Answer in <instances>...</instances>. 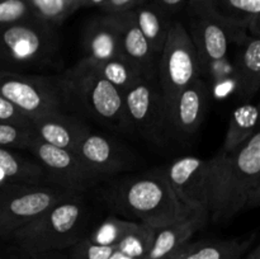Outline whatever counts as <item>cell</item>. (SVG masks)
Listing matches in <instances>:
<instances>
[{"label": "cell", "instance_id": "28", "mask_svg": "<svg viewBox=\"0 0 260 259\" xmlns=\"http://www.w3.org/2000/svg\"><path fill=\"white\" fill-rule=\"evenodd\" d=\"M35 137L29 127L15 126L0 122V146L8 149H24Z\"/></svg>", "mask_w": 260, "mask_h": 259}, {"label": "cell", "instance_id": "27", "mask_svg": "<svg viewBox=\"0 0 260 259\" xmlns=\"http://www.w3.org/2000/svg\"><path fill=\"white\" fill-rule=\"evenodd\" d=\"M139 225L137 221L122 220L118 217H108L93 231L88 239L98 244L103 245H117L118 241L123 236H126L129 231L134 230Z\"/></svg>", "mask_w": 260, "mask_h": 259}, {"label": "cell", "instance_id": "19", "mask_svg": "<svg viewBox=\"0 0 260 259\" xmlns=\"http://www.w3.org/2000/svg\"><path fill=\"white\" fill-rule=\"evenodd\" d=\"M208 221L206 216L193 213L189 217L155 230L154 240L145 259H161L169 256L189 243L196 231Z\"/></svg>", "mask_w": 260, "mask_h": 259}, {"label": "cell", "instance_id": "14", "mask_svg": "<svg viewBox=\"0 0 260 259\" xmlns=\"http://www.w3.org/2000/svg\"><path fill=\"white\" fill-rule=\"evenodd\" d=\"M208 102V88L197 78L175 96L168 114L169 137L177 141L189 139L196 134L205 119Z\"/></svg>", "mask_w": 260, "mask_h": 259}, {"label": "cell", "instance_id": "18", "mask_svg": "<svg viewBox=\"0 0 260 259\" xmlns=\"http://www.w3.org/2000/svg\"><path fill=\"white\" fill-rule=\"evenodd\" d=\"M211 14L233 30L259 36L260 0H198Z\"/></svg>", "mask_w": 260, "mask_h": 259}, {"label": "cell", "instance_id": "9", "mask_svg": "<svg viewBox=\"0 0 260 259\" xmlns=\"http://www.w3.org/2000/svg\"><path fill=\"white\" fill-rule=\"evenodd\" d=\"M127 121L131 132L162 146L169 141V127L157 78L141 76L123 94Z\"/></svg>", "mask_w": 260, "mask_h": 259}, {"label": "cell", "instance_id": "8", "mask_svg": "<svg viewBox=\"0 0 260 259\" xmlns=\"http://www.w3.org/2000/svg\"><path fill=\"white\" fill-rule=\"evenodd\" d=\"M78 196L56 185L14 184L0 188V238L10 236L63 200Z\"/></svg>", "mask_w": 260, "mask_h": 259}, {"label": "cell", "instance_id": "12", "mask_svg": "<svg viewBox=\"0 0 260 259\" xmlns=\"http://www.w3.org/2000/svg\"><path fill=\"white\" fill-rule=\"evenodd\" d=\"M208 168V159L197 156L178 157L165 168L168 180L178 200L193 213L206 217Z\"/></svg>", "mask_w": 260, "mask_h": 259}, {"label": "cell", "instance_id": "7", "mask_svg": "<svg viewBox=\"0 0 260 259\" xmlns=\"http://www.w3.org/2000/svg\"><path fill=\"white\" fill-rule=\"evenodd\" d=\"M0 95L29 118L65 112L69 95L61 78L0 69Z\"/></svg>", "mask_w": 260, "mask_h": 259}, {"label": "cell", "instance_id": "22", "mask_svg": "<svg viewBox=\"0 0 260 259\" xmlns=\"http://www.w3.org/2000/svg\"><path fill=\"white\" fill-rule=\"evenodd\" d=\"M46 173L37 161H29L13 151L0 146V188L14 184H42Z\"/></svg>", "mask_w": 260, "mask_h": 259}, {"label": "cell", "instance_id": "35", "mask_svg": "<svg viewBox=\"0 0 260 259\" xmlns=\"http://www.w3.org/2000/svg\"><path fill=\"white\" fill-rule=\"evenodd\" d=\"M81 3V7L85 8V7H99L102 8L103 4L106 3V0H80Z\"/></svg>", "mask_w": 260, "mask_h": 259}, {"label": "cell", "instance_id": "37", "mask_svg": "<svg viewBox=\"0 0 260 259\" xmlns=\"http://www.w3.org/2000/svg\"><path fill=\"white\" fill-rule=\"evenodd\" d=\"M180 250H182V248H180L178 251H175L174 254H172V255L165 256V258H161V259H178V256H179V254H180Z\"/></svg>", "mask_w": 260, "mask_h": 259}, {"label": "cell", "instance_id": "4", "mask_svg": "<svg viewBox=\"0 0 260 259\" xmlns=\"http://www.w3.org/2000/svg\"><path fill=\"white\" fill-rule=\"evenodd\" d=\"M58 51L55 25L36 17L0 27V66L29 70L48 66Z\"/></svg>", "mask_w": 260, "mask_h": 259}, {"label": "cell", "instance_id": "24", "mask_svg": "<svg viewBox=\"0 0 260 259\" xmlns=\"http://www.w3.org/2000/svg\"><path fill=\"white\" fill-rule=\"evenodd\" d=\"M250 240H216L185 244L178 259H241Z\"/></svg>", "mask_w": 260, "mask_h": 259}, {"label": "cell", "instance_id": "21", "mask_svg": "<svg viewBox=\"0 0 260 259\" xmlns=\"http://www.w3.org/2000/svg\"><path fill=\"white\" fill-rule=\"evenodd\" d=\"M132 13L137 27L149 42L152 52L159 57L173 22L172 17L160 9L152 0L141 3L135 9H132Z\"/></svg>", "mask_w": 260, "mask_h": 259}, {"label": "cell", "instance_id": "1", "mask_svg": "<svg viewBox=\"0 0 260 259\" xmlns=\"http://www.w3.org/2000/svg\"><path fill=\"white\" fill-rule=\"evenodd\" d=\"M208 221L226 222L260 203V132L233 152L218 150L208 159Z\"/></svg>", "mask_w": 260, "mask_h": 259}, {"label": "cell", "instance_id": "32", "mask_svg": "<svg viewBox=\"0 0 260 259\" xmlns=\"http://www.w3.org/2000/svg\"><path fill=\"white\" fill-rule=\"evenodd\" d=\"M144 2L146 0H106L101 9L103 10L104 14H119L135 9L137 5Z\"/></svg>", "mask_w": 260, "mask_h": 259}, {"label": "cell", "instance_id": "6", "mask_svg": "<svg viewBox=\"0 0 260 259\" xmlns=\"http://www.w3.org/2000/svg\"><path fill=\"white\" fill-rule=\"evenodd\" d=\"M200 58L187 27L180 20H173L157 63V84L167 116L175 96L200 78Z\"/></svg>", "mask_w": 260, "mask_h": 259}, {"label": "cell", "instance_id": "33", "mask_svg": "<svg viewBox=\"0 0 260 259\" xmlns=\"http://www.w3.org/2000/svg\"><path fill=\"white\" fill-rule=\"evenodd\" d=\"M161 10H164L169 17L177 14L180 10L185 9L190 0H152Z\"/></svg>", "mask_w": 260, "mask_h": 259}, {"label": "cell", "instance_id": "25", "mask_svg": "<svg viewBox=\"0 0 260 259\" xmlns=\"http://www.w3.org/2000/svg\"><path fill=\"white\" fill-rule=\"evenodd\" d=\"M86 62V61H85ZM90 63V62H88ZM106 80H108L112 85L116 86L122 94L126 93L140 78L141 73L137 70L136 66L132 65L124 57L112 58V60L103 61L98 63H90Z\"/></svg>", "mask_w": 260, "mask_h": 259}, {"label": "cell", "instance_id": "34", "mask_svg": "<svg viewBox=\"0 0 260 259\" xmlns=\"http://www.w3.org/2000/svg\"><path fill=\"white\" fill-rule=\"evenodd\" d=\"M109 259H134V258L129 256L126 251H123L122 249H119L118 246H117V248L114 249L113 253H112V255L109 256Z\"/></svg>", "mask_w": 260, "mask_h": 259}, {"label": "cell", "instance_id": "17", "mask_svg": "<svg viewBox=\"0 0 260 259\" xmlns=\"http://www.w3.org/2000/svg\"><path fill=\"white\" fill-rule=\"evenodd\" d=\"M30 130L37 139L46 144L75 151L79 140L88 127L76 117L61 112L32 119Z\"/></svg>", "mask_w": 260, "mask_h": 259}, {"label": "cell", "instance_id": "38", "mask_svg": "<svg viewBox=\"0 0 260 259\" xmlns=\"http://www.w3.org/2000/svg\"><path fill=\"white\" fill-rule=\"evenodd\" d=\"M29 255H30V258H28V259H47V258H38V256H35L33 254H29Z\"/></svg>", "mask_w": 260, "mask_h": 259}, {"label": "cell", "instance_id": "39", "mask_svg": "<svg viewBox=\"0 0 260 259\" xmlns=\"http://www.w3.org/2000/svg\"><path fill=\"white\" fill-rule=\"evenodd\" d=\"M0 259H3V258H2V256H0Z\"/></svg>", "mask_w": 260, "mask_h": 259}, {"label": "cell", "instance_id": "23", "mask_svg": "<svg viewBox=\"0 0 260 259\" xmlns=\"http://www.w3.org/2000/svg\"><path fill=\"white\" fill-rule=\"evenodd\" d=\"M259 109L256 104L244 103L234 109L221 150L233 152L243 146L258 131Z\"/></svg>", "mask_w": 260, "mask_h": 259}, {"label": "cell", "instance_id": "11", "mask_svg": "<svg viewBox=\"0 0 260 259\" xmlns=\"http://www.w3.org/2000/svg\"><path fill=\"white\" fill-rule=\"evenodd\" d=\"M188 23L192 42L197 50L201 69L215 66L226 58L233 41H239L245 30H233L213 17L198 0L187 5Z\"/></svg>", "mask_w": 260, "mask_h": 259}, {"label": "cell", "instance_id": "36", "mask_svg": "<svg viewBox=\"0 0 260 259\" xmlns=\"http://www.w3.org/2000/svg\"><path fill=\"white\" fill-rule=\"evenodd\" d=\"M241 259H260V246H255L253 250L249 251L248 254H244Z\"/></svg>", "mask_w": 260, "mask_h": 259}, {"label": "cell", "instance_id": "15", "mask_svg": "<svg viewBox=\"0 0 260 259\" xmlns=\"http://www.w3.org/2000/svg\"><path fill=\"white\" fill-rule=\"evenodd\" d=\"M121 38L122 55L141 73L142 76L157 78L159 57L137 27L132 10L114 14Z\"/></svg>", "mask_w": 260, "mask_h": 259}, {"label": "cell", "instance_id": "20", "mask_svg": "<svg viewBox=\"0 0 260 259\" xmlns=\"http://www.w3.org/2000/svg\"><path fill=\"white\" fill-rule=\"evenodd\" d=\"M236 85L239 94L249 99L256 94L260 86V40L259 36L241 37V48L236 61Z\"/></svg>", "mask_w": 260, "mask_h": 259}, {"label": "cell", "instance_id": "29", "mask_svg": "<svg viewBox=\"0 0 260 259\" xmlns=\"http://www.w3.org/2000/svg\"><path fill=\"white\" fill-rule=\"evenodd\" d=\"M117 245H103L90 239H80L73 250V259H109Z\"/></svg>", "mask_w": 260, "mask_h": 259}, {"label": "cell", "instance_id": "10", "mask_svg": "<svg viewBox=\"0 0 260 259\" xmlns=\"http://www.w3.org/2000/svg\"><path fill=\"white\" fill-rule=\"evenodd\" d=\"M27 150L35 155L37 163L45 170L46 178L52 185L68 192L81 195L102 180L70 150L48 145L36 136L29 142Z\"/></svg>", "mask_w": 260, "mask_h": 259}, {"label": "cell", "instance_id": "2", "mask_svg": "<svg viewBox=\"0 0 260 259\" xmlns=\"http://www.w3.org/2000/svg\"><path fill=\"white\" fill-rule=\"evenodd\" d=\"M109 200L117 211L155 230L193 215L175 196L165 168L124 180Z\"/></svg>", "mask_w": 260, "mask_h": 259}, {"label": "cell", "instance_id": "16", "mask_svg": "<svg viewBox=\"0 0 260 259\" xmlns=\"http://www.w3.org/2000/svg\"><path fill=\"white\" fill-rule=\"evenodd\" d=\"M83 43L85 51L83 60L86 62L98 63L123 57L114 14L99 15L91 19L84 30Z\"/></svg>", "mask_w": 260, "mask_h": 259}, {"label": "cell", "instance_id": "3", "mask_svg": "<svg viewBox=\"0 0 260 259\" xmlns=\"http://www.w3.org/2000/svg\"><path fill=\"white\" fill-rule=\"evenodd\" d=\"M85 207L81 195L63 200L15 231L10 240L27 254L46 253L75 245L80 240Z\"/></svg>", "mask_w": 260, "mask_h": 259}, {"label": "cell", "instance_id": "26", "mask_svg": "<svg viewBox=\"0 0 260 259\" xmlns=\"http://www.w3.org/2000/svg\"><path fill=\"white\" fill-rule=\"evenodd\" d=\"M33 17L50 24L60 25L73 13L80 9V0H25Z\"/></svg>", "mask_w": 260, "mask_h": 259}, {"label": "cell", "instance_id": "31", "mask_svg": "<svg viewBox=\"0 0 260 259\" xmlns=\"http://www.w3.org/2000/svg\"><path fill=\"white\" fill-rule=\"evenodd\" d=\"M0 122H3V123L15 124V126L29 127L30 128L32 118H29L24 112L17 108L14 104L10 103L8 99L3 98L0 95Z\"/></svg>", "mask_w": 260, "mask_h": 259}, {"label": "cell", "instance_id": "30", "mask_svg": "<svg viewBox=\"0 0 260 259\" xmlns=\"http://www.w3.org/2000/svg\"><path fill=\"white\" fill-rule=\"evenodd\" d=\"M33 17L25 0H0V27Z\"/></svg>", "mask_w": 260, "mask_h": 259}, {"label": "cell", "instance_id": "13", "mask_svg": "<svg viewBox=\"0 0 260 259\" xmlns=\"http://www.w3.org/2000/svg\"><path fill=\"white\" fill-rule=\"evenodd\" d=\"M74 152L101 179L124 172L135 161L128 150L119 142L93 134L89 128L79 140Z\"/></svg>", "mask_w": 260, "mask_h": 259}, {"label": "cell", "instance_id": "5", "mask_svg": "<svg viewBox=\"0 0 260 259\" xmlns=\"http://www.w3.org/2000/svg\"><path fill=\"white\" fill-rule=\"evenodd\" d=\"M61 79L69 99H75L95 121L116 131L131 132L123 94L106 80L90 63L81 60Z\"/></svg>", "mask_w": 260, "mask_h": 259}]
</instances>
